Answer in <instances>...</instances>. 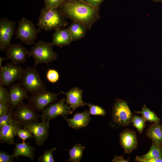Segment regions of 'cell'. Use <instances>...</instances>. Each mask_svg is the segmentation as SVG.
I'll return each instance as SVG.
<instances>
[{
  "mask_svg": "<svg viewBox=\"0 0 162 162\" xmlns=\"http://www.w3.org/2000/svg\"><path fill=\"white\" fill-rule=\"evenodd\" d=\"M34 44L28 51V56L34 58L35 66L43 63L47 64L57 59V54L53 51L50 43L39 40Z\"/></svg>",
  "mask_w": 162,
  "mask_h": 162,
  "instance_id": "obj_3",
  "label": "cell"
},
{
  "mask_svg": "<svg viewBox=\"0 0 162 162\" xmlns=\"http://www.w3.org/2000/svg\"><path fill=\"white\" fill-rule=\"evenodd\" d=\"M86 105L88 106L89 108L88 113L89 115H94L105 116L106 115L105 110L101 107L92 104L91 103H87L86 102Z\"/></svg>",
  "mask_w": 162,
  "mask_h": 162,
  "instance_id": "obj_27",
  "label": "cell"
},
{
  "mask_svg": "<svg viewBox=\"0 0 162 162\" xmlns=\"http://www.w3.org/2000/svg\"><path fill=\"white\" fill-rule=\"evenodd\" d=\"M133 116L126 101L116 98L112 108V118L116 124L122 127L129 125L131 123Z\"/></svg>",
  "mask_w": 162,
  "mask_h": 162,
  "instance_id": "obj_6",
  "label": "cell"
},
{
  "mask_svg": "<svg viewBox=\"0 0 162 162\" xmlns=\"http://www.w3.org/2000/svg\"><path fill=\"white\" fill-rule=\"evenodd\" d=\"M41 30L35 27L31 20L23 17L19 20L15 31V38L19 39L21 43L27 45L34 44L37 35Z\"/></svg>",
  "mask_w": 162,
  "mask_h": 162,
  "instance_id": "obj_5",
  "label": "cell"
},
{
  "mask_svg": "<svg viewBox=\"0 0 162 162\" xmlns=\"http://www.w3.org/2000/svg\"><path fill=\"white\" fill-rule=\"evenodd\" d=\"M63 1V0H44V3L45 8H58Z\"/></svg>",
  "mask_w": 162,
  "mask_h": 162,
  "instance_id": "obj_32",
  "label": "cell"
},
{
  "mask_svg": "<svg viewBox=\"0 0 162 162\" xmlns=\"http://www.w3.org/2000/svg\"><path fill=\"white\" fill-rule=\"evenodd\" d=\"M68 28L73 41H76L84 38L88 30L83 25L76 21H73Z\"/></svg>",
  "mask_w": 162,
  "mask_h": 162,
  "instance_id": "obj_22",
  "label": "cell"
},
{
  "mask_svg": "<svg viewBox=\"0 0 162 162\" xmlns=\"http://www.w3.org/2000/svg\"><path fill=\"white\" fill-rule=\"evenodd\" d=\"M104 1V0H86L85 2L94 7L99 8L100 5Z\"/></svg>",
  "mask_w": 162,
  "mask_h": 162,
  "instance_id": "obj_37",
  "label": "cell"
},
{
  "mask_svg": "<svg viewBox=\"0 0 162 162\" xmlns=\"http://www.w3.org/2000/svg\"><path fill=\"white\" fill-rule=\"evenodd\" d=\"M56 149V147L44 151L43 154L38 158V162H54L53 157V152Z\"/></svg>",
  "mask_w": 162,
  "mask_h": 162,
  "instance_id": "obj_28",
  "label": "cell"
},
{
  "mask_svg": "<svg viewBox=\"0 0 162 162\" xmlns=\"http://www.w3.org/2000/svg\"><path fill=\"white\" fill-rule=\"evenodd\" d=\"M85 147L81 143L76 144L69 150L68 151L69 158L65 162H79L81 160L83 152Z\"/></svg>",
  "mask_w": 162,
  "mask_h": 162,
  "instance_id": "obj_23",
  "label": "cell"
},
{
  "mask_svg": "<svg viewBox=\"0 0 162 162\" xmlns=\"http://www.w3.org/2000/svg\"><path fill=\"white\" fill-rule=\"evenodd\" d=\"M16 23L6 17L0 19V51L4 52L15 34Z\"/></svg>",
  "mask_w": 162,
  "mask_h": 162,
  "instance_id": "obj_12",
  "label": "cell"
},
{
  "mask_svg": "<svg viewBox=\"0 0 162 162\" xmlns=\"http://www.w3.org/2000/svg\"><path fill=\"white\" fill-rule=\"evenodd\" d=\"M63 0V1H64V0Z\"/></svg>",
  "mask_w": 162,
  "mask_h": 162,
  "instance_id": "obj_42",
  "label": "cell"
},
{
  "mask_svg": "<svg viewBox=\"0 0 162 162\" xmlns=\"http://www.w3.org/2000/svg\"><path fill=\"white\" fill-rule=\"evenodd\" d=\"M28 51L21 44L17 43L9 45L5 52L7 59L9 58L12 62L18 64L26 62Z\"/></svg>",
  "mask_w": 162,
  "mask_h": 162,
  "instance_id": "obj_13",
  "label": "cell"
},
{
  "mask_svg": "<svg viewBox=\"0 0 162 162\" xmlns=\"http://www.w3.org/2000/svg\"><path fill=\"white\" fill-rule=\"evenodd\" d=\"M141 157L145 159H162V147L152 142L148 152Z\"/></svg>",
  "mask_w": 162,
  "mask_h": 162,
  "instance_id": "obj_24",
  "label": "cell"
},
{
  "mask_svg": "<svg viewBox=\"0 0 162 162\" xmlns=\"http://www.w3.org/2000/svg\"><path fill=\"white\" fill-rule=\"evenodd\" d=\"M21 126L14 119L9 123L0 127V142L8 144H15V137Z\"/></svg>",
  "mask_w": 162,
  "mask_h": 162,
  "instance_id": "obj_15",
  "label": "cell"
},
{
  "mask_svg": "<svg viewBox=\"0 0 162 162\" xmlns=\"http://www.w3.org/2000/svg\"><path fill=\"white\" fill-rule=\"evenodd\" d=\"M15 148L14 150L12 156L15 157L17 161L19 157L23 156L33 160L35 155L34 153L35 148L28 142H22L21 143H15Z\"/></svg>",
  "mask_w": 162,
  "mask_h": 162,
  "instance_id": "obj_20",
  "label": "cell"
},
{
  "mask_svg": "<svg viewBox=\"0 0 162 162\" xmlns=\"http://www.w3.org/2000/svg\"><path fill=\"white\" fill-rule=\"evenodd\" d=\"M135 112V113L141 114L146 121L156 122H160L161 120L155 113L148 109L145 104L141 110Z\"/></svg>",
  "mask_w": 162,
  "mask_h": 162,
  "instance_id": "obj_25",
  "label": "cell"
},
{
  "mask_svg": "<svg viewBox=\"0 0 162 162\" xmlns=\"http://www.w3.org/2000/svg\"><path fill=\"white\" fill-rule=\"evenodd\" d=\"M46 77L50 82L54 83L57 82L59 79V75L56 70L53 69H50L47 71Z\"/></svg>",
  "mask_w": 162,
  "mask_h": 162,
  "instance_id": "obj_31",
  "label": "cell"
},
{
  "mask_svg": "<svg viewBox=\"0 0 162 162\" xmlns=\"http://www.w3.org/2000/svg\"><path fill=\"white\" fill-rule=\"evenodd\" d=\"M119 136L120 144L125 153L130 154L137 148V140L135 131L126 129L121 132Z\"/></svg>",
  "mask_w": 162,
  "mask_h": 162,
  "instance_id": "obj_16",
  "label": "cell"
},
{
  "mask_svg": "<svg viewBox=\"0 0 162 162\" xmlns=\"http://www.w3.org/2000/svg\"><path fill=\"white\" fill-rule=\"evenodd\" d=\"M20 138L22 140V142L28 139H32L34 137L32 133L28 130L23 128H20L17 130L16 135Z\"/></svg>",
  "mask_w": 162,
  "mask_h": 162,
  "instance_id": "obj_30",
  "label": "cell"
},
{
  "mask_svg": "<svg viewBox=\"0 0 162 162\" xmlns=\"http://www.w3.org/2000/svg\"><path fill=\"white\" fill-rule=\"evenodd\" d=\"M62 15L73 21L79 22L88 30L100 18L99 8L77 0L63 1L58 7Z\"/></svg>",
  "mask_w": 162,
  "mask_h": 162,
  "instance_id": "obj_1",
  "label": "cell"
},
{
  "mask_svg": "<svg viewBox=\"0 0 162 162\" xmlns=\"http://www.w3.org/2000/svg\"><path fill=\"white\" fill-rule=\"evenodd\" d=\"M151 0L154 2L162 3V0Z\"/></svg>",
  "mask_w": 162,
  "mask_h": 162,
  "instance_id": "obj_39",
  "label": "cell"
},
{
  "mask_svg": "<svg viewBox=\"0 0 162 162\" xmlns=\"http://www.w3.org/2000/svg\"><path fill=\"white\" fill-rule=\"evenodd\" d=\"M68 24L58 8H49L44 7L40 11L37 26L40 30L49 31L64 28Z\"/></svg>",
  "mask_w": 162,
  "mask_h": 162,
  "instance_id": "obj_2",
  "label": "cell"
},
{
  "mask_svg": "<svg viewBox=\"0 0 162 162\" xmlns=\"http://www.w3.org/2000/svg\"><path fill=\"white\" fill-rule=\"evenodd\" d=\"M9 91L4 86L0 85V101L8 102Z\"/></svg>",
  "mask_w": 162,
  "mask_h": 162,
  "instance_id": "obj_33",
  "label": "cell"
},
{
  "mask_svg": "<svg viewBox=\"0 0 162 162\" xmlns=\"http://www.w3.org/2000/svg\"><path fill=\"white\" fill-rule=\"evenodd\" d=\"M19 80L22 86L29 93L33 94L46 90L35 66L33 68L26 66Z\"/></svg>",
  "mask_w": 162,
  "mask_h": 162,
  "instance_id": "obj_4",
  "label": "cell"
},
{
  "mask_svg": "<svg viewBox=\"0 0 162 162\" xmlns=\"http://www.w3.org/2000/svg\"><path fill=\"white\" fill-rule=\"evenodd\" d=\"M8 103L10 107L15 109L24 99H28V92L19 83H13L9 89Z\"/></svg>",
  "mask_w": 162,
  "mask_h": 162,
  "instance_id": "obj_14",
  "label": "cell"
},
{
  "mask_svg": "<svg viewBox=\"0 0 162 162\" xmlns=\"http://www.w3.org/2000/svg\"><path fill=\"white\" fill-rule=\"evenodd\" d=\"M13 156L4 151L0 152V162H13Z\"/></svg>",
  "mask_w": 162,
  "mask_h": 162,
  "instance_id": "obj_34",
  "label": "cell"
},
{
  "mask_svg": "<svg viewBox=\"0 0 162 162\" xmlns=\"http://www.w3.org/2000/svg\"><path fill=\"white\" fill-rule=\"evenodd\" d=\"M146 121L142 116L135 115L133 116L131 123L133 126L137 129L139 132L141 134L145 127Z\"/></svg>",
  "mask_w": 162,
  "mask_h": 162,
  "instance_id": "obj_26",
  "label": "cell"
},
{
  "mask_svg": "<svg viewBox=\"0 0 162 162\" xmlns=\"http://www.w3.org/2000/svg\"><path fill=\"white\" fill-rule=\"evenodd\" d=\"M129 158L127 159H125L123 157V155L122 156H115L114 158L112 160L113 162H128L129 161Z\"/></svg>",
  "mask_w": 162,
  "mask_h": 162,
  "instance_id": "obj_38",
  "label": "cell"
},
{
  "mask_svg": "<svg viewBox=\"0 0 162 162\" xmlns=\"http://www.w3.org/2000/svg\"><path fill=\"white\" fill-rule=\"evenodd\" d=\"M160 127L161 129V130H162V124H160Z\"/></svg>",
  "mask_w": 162,
  "mask_h": 162,
  "instance_id": "obj_41",
  "label": "cell"
},
{
  "mask_svg": "<svg viewBox=\"0 0 162 162\" xmlns=\"http://www.w3.org/2000/svg\"><path fill=\"white\" fill-rule=\"evenodd\" d=\"M24 70L13 62L7 63L0 67V85L8 86L21 77Z\"/></svg>",
  "mask_w": 162,
  "mask_h": 162,
  "instance_id": "obj_9",
  "label": "cell"
},
{
  "mask_svg": "<svg viewBox=\"0 0 162 162\" xmlns=\"http://www.w3.org/2000/svg\"><path fill=\"white\" fill-rule=\"evenodd\" d=\"M50 43L52 46H57L62 47L69 45L73 41L68 28H60L56 30L52 35Z\"/></svg>",
  "mask_w": 162,
  "mask_h": 162,
  "instance_id": "obj_19",
  "label": "cell"
},
{
  "mask_svg": "<svg viewBox=\"0 0 162 162\" xmlns=\"http://www.w3.org/2000/svg\"><path fill=\"white\" fill-rule=\"evenodd\" d=\"M160 122H154L146 131V135L152 142L162 147V130Z\"/></svg>",
  "mask_w": 162,
  "mask_h": 162,
  "instance_id": "obj_21",
  "label": "cell"
},
{
  "mask_svg": "<svg viewBox=\"0 0 162 162\" xmlns=\"http://www.w3.org/2000/svg\"><path fill=\"white\" fill-rule=\"evenodd\" d=\"M89 115L88 111L86 110L83 112H76L72 118H69L64 116H62L69 127L78 129L87 127L91 120Z\"/></svg>",
  "mask_w": 162,
  "mask_h": 162,
  "instance_id": "obj_18",
  "label": "cell"
},
{
  "mask_svg": "<svg viewBox=\"0 0 162 162\" xmlns=\"http://www.w3.org/2000/svg\"><path fill=\"white\" fill-rule=\"evenodd\" d=\"M65 97L55 102L49 104L42 111L40 115L42 120L50 121L56 117L70 115L73 112L71 107L66 103Z\"/></svg>",
  "mask_w": 162,
  "mask_h": 162,
  "instance_id": "obj_7",
  "label": "cell"
},
{
  "mask_svg": "<svg viewBox=\"0 0 162 162\" xmlns=\"http://www.w3.org/2000/svg\"><path fill=\"white\" fill-rule=\"evenodd\" d=\"M40 117L28 103H20L14 111L13 119L21 126L32 122H38Z\"/></svg>",
  "mask_w": 162,
  "mask_h": 162,
  "instance_id": "obj_11",
  "label": "cell"
},
{
  "mask_svg": "<svg viewBox=\"0 0 162 162\" xmlns=\"http://www.w3.org/2000/svg\"><path fill=\"white\" fill-rule=\"evenodd\" d=\"M61 93L65 95V103L71 107L73 112L77 108L86 105L82 100V90L77 87H72L65 92L61 91Z\"/></svg>",
  "mask_w": 162,
  "mask_h": 162,
  "instance_id": "obj_17",
  "label": "cell"
},
{
  "mask_svg": "<svg viewBox=\"0 0 162 162\" xmlns=\"http://www.w3.org/2000/svg\"><path fill=\"white\" fill-rule=\"evenodd\" d=\"M61 94L56 93L46 90L32 94L28 98V103L36 111H42L49 104L56 102L58 96Z\"/></svg>",
  "mask_w": 162,
  "mask_h": 162,
  "instance_id": "obj_8",
  "label": "cell"
},
{
  "mask_svg": "<svg viewBox=\"0 0 162 162\" xmlns=\"http://www.w3.org/2000/svg\"><path fill=\"white\" fill-rule=\"evenodd\" d=\"M79 0V1H82V2H85V0Z\"/></svg>",
  "mask_w": 162,
  "mask_h": 162,
  "instance_id": "obj_40",
  "label": "cell"
},
{
  "mask_svg": "<svg viewBox=\"0 0 162 162\" xmlns=\"http://www.w3.org/2000/svg\"><path fill=\"white\" fill-rule=\"evenodd\" d=\"M8 102L0 101V117L6 114L10 109Z\"/></svg>",
  "mask_w": 162,
  "mask_h": 162,
  "instance_id": "obj_35",
  "label": "cell"
},
{
  "mask_svg": "<svg viewBox=\"0 0 162 162\" xmlns=\"http://www.w3.org/2000/svg\"><path fill=\"white\" fill-rule=\"evenodd\" d=\"M49 121L42 120L40 122H32L23 125V128L28 130L33 134L36 144L42 146L49 135Z\"/></svg>",
  "mask_w": 162,
  "mask_h": 162,
  "instance_id": "obj_10",
  "label": "cell"
},
{
  "mask_svg": "<svg viewBox=\"0 0 162 162\" xmlns=\"http://www.w3.org/2000/svg\"><path fill=\"white\" fill-rule=\"evenodd\" d=\"M14 111L10 108L8 111L5 114L0 117V127L3 125L9 123L13 119Z\"/></svg>",
  "mask_w": 162,
  "mask_h": 162,
  "instance_id": "obj_29",
  "label": "cell"
},
{
  "mask_svg": "<svg viewBox=\"0 0 162 162\" xmlns=\"http://www.w3.org/2000/svg\"><path fill=\"white\" fill-rule=\"evenodd\" d=\"M134 160L141 162H162V159H145L138 156H136Z\"/></svg>",
  "mask_w": 162,
  "mask_h": 162,
  "instance_id": "obj_36",
  "label": "cell"
}]
</instances>
